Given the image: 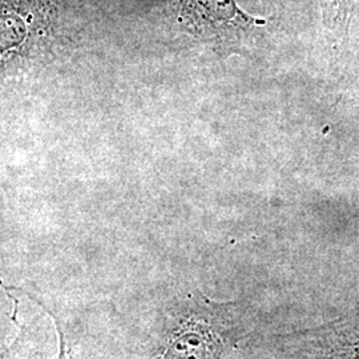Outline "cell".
<instances>
[{
    "instance_id": "6da1fadb",
    "label": "cell",
    "mask_w": 359,
    "mask_h": 359,
    "mask_svg": "<svg viewBox=\"0 0 359 359\" xmlns=\"http://www.w3.org/2000/svg\"><path fill=\"white\" fill-rule=\"evenodd\" d=\"M182 29L196 38L231 43L265 26L266 20L244 13L236 0H175Z\"/></svg>"
},
{
    "instance_id": "8992f818",
    "label": "cell",
    "mask_w": 359,
    "mask_h": 359,
    "mask_svg": "<svg viewBox=\"0 0 359 359\" xmlns=\"http://www.w3.org/2000/svg\"><path fill=\"white\" fill-rule=\"evenodd\" d=\"M55 321H56V329L59 332V355L57 359H71L69 358V351L67 348V341H65V333H63V329L60 326V322L56 320V317H53Z\"/></svg>"
},
{
    "instance_id": "3957f363",
    "label": "cell",
    "mask_w": 359,
    "mask_h": 359,
    "mask_svg": "<svg viewBox=\"0 0 359 359\" xmlns=\"http://www.w3.org/2000/svg\"><path fill=\"white\" fill-rule=\"evenodd\" d=\"M306 347L316 359H359V314L311 332Z\"/></svg>"
},
{
    "instance_id": "277c9868",
    "label": "cell",
    "mask_w": 359,
    "mask_h": 359,
    "mask_svg": "<svg viewBox=\"0 0 359 359\" xmlns=\"http://www.w3.org/2000/svg\"><path fill=\"white\" fill-rule=\"evenodd\" d=\"M322 23L334 40L345 44L351 25L354 0H320Z\"/></svg>"
},
{
    "instance_id": "5b68a950",
    "label": "cell",
    "mask_w": 359,
    "mask_h": 359,
    "mask_svg": "<svg viewBox=\"0 0 359 359\" xmlns=\"http://www.w3.org/2000/svg\"><path fill=\"white\" fill-rule=\"evenodd\" d=\"M6 293L8 294V297H11V299L13 301V320L15 323H16V326L19 327V334H18V337H16V339H15V342H13L11 346L7 347L6 350H3L1 353H0V359H10L11 357L15 355V353L16 351H19V348H20V342H22V338L25 337V326H22V323L19 321V317H18V314H19V299L18 298H15V295L11 293V292H8V290H6Z\"/></svg>"
},
{
    "instance_id": "7a4b0ae2",
    "label": "cell",
    "mask_w": 359,
    "mask_h": 359,
    "mask_svg": "<svg viewBox=\"0 0 359 359\" xmlns=\"http://www.w3.org/2000/svg\"><path fill=\"white\" fill-rule=\"evenodd\" d=\"M224 339L204 316H191L170 333L160 359H221Z\"/></svg>"
},
{
    "instance_id": "52a82bcc",
    "label": "cell",
    "mask_w": 359,
    "mask_h": 359,
    "mask_svg": "<svg viewBox=\"0 0 359 359\" xmlns=\"http://www.w3.org/2000/svg\"><path fill=\"white\" fill-rule=\"evenodd\" d=\"M358 102H359V97H358Z\"/></svg>"
}]
</instances>
